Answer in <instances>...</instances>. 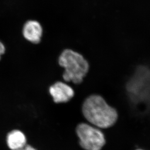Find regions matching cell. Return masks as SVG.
<instances>
[{
    "mask_svg": "<svg viewBox=\"0 0 150 150\" xmlns=\"http://www.w3.org/2000/svg\"><path fill=\"white\" fill-rule=\"evenodd\" d=\"M58 62L64 68L63 78L66 82L79 84L89 71L88 61L81 54L73 50H64L60 55Z\"/></svg>",
    "mask_w": 150,
    "mask_h": 150,
    "instance_id": "obj_2",
    "label": "cell"
},
{
    "mask_svg": "<svg viewBox=\"0 0 150 150\" xmlns=\"http://www.w3.org/2000/svg\"><path fill=\"white\" fill-rule=\"evenodd\" d=\"M137 150H142V149H137Z\"/></svg>",
    "mask_w": 150,
    "mask_h": 150,
    "instance_id": "obj_9",
    "label": "cell"
},
{
    "mask_svg": "<svg viewBox=\"0 0 150 150\" xmlns=\"http://www.w3.org/2000/svg\"><path fill=\"white\" fill-rule=\"evenodd\" d=\"M6 51V48L4 45L0 41V60L1 59V55L4 54Z\"/></svg>",
    "mask_w": 150,
    "mask_h": 150,
    "instance_id": "obj_7",
    "label": "cell"
},
{
    "mask_svg": "<svg viewBox=\"0 0 150 150\" xmlns=\"http://www.w3.org/2000/svg\"><path fill=\"white\" fill-rule=\"evenodd\" d=\"M75 132L83 150H102L106 143L105 137L101 129L90 123H79Z\"/></svg>",
    "mask_w": 150,
    "mask_h": 150,
    "instance_id": "obj_3",
    "label": "cell"
},
{
    "mask_svg": "<svg viewBox=\"0 0 150 150\" xmlns=\"http://www.w3.org/2000/svg\"><path fill=\"white\" fill-rule=\"evenodd\" d=\"M26 142L25 135L18 130L10 131L6 136L7 146L11 150H18L23 148L27 144Z\"/></svg>",
    "mask_w": 150,
    "mask_h": 150,
    "instance_id": "obj_6",
    "label": "cell"
},
{
    "mask_svg": "<svg viewBox=\"0 0 150 150\" xmlns=\"http://www.w3.org/2000/svg\"><path fill=\"white\" fill-rule=\"evenodd\" d=\"M82 112L88 123L100 129L111 127L119 117L116 109L98 94L86 98L82 105Z\"/></svg>",
    "mask_w": 150,
    "mask_h": 150,
    "instance_id": "obj_1",
    "label": "cell"
},
{
    "mask_svg": "<svg viewBox=\"0 0 150 150\" xmlns=\"http://www.w3.org/2000/svg\"><path fill=\"white\" fill-rule=\"evenodd\" d=\"M42 28L40 23L35 21H29L23 28V35L26 40L34 44H38L41 40Z\"/></svg>",
    "mask_w": 150,
    "mask_h": 150,
    "instance_id": "obj_5",
    "label": "cell"
},
{
    "mask_svg": "<svg viewBox=\"0 0 150 150\" xmlns=\"http://www.w3.org/2000/svg\"><path fill=\"white\" fill-rule=\"evenodd\" d=\"M18 150H37V149L33 147V146H32L30 145L26 144L24 147H23L21 149H19Z\"/></svg>",
    "mask_w": 150,
    "mask_h": 150,
    "instance_id": "obj_8",
    "label": "cell"
},
{
    "mask_svg": "<svg viewBox=\"0 0 150 150\" xmlns=\"http://www.w3.org/2000/svg\"><path fill=\"white\" fill-rule=\"evenodd\" d=\"M49 92L55 103H65L71 100L74 95L71 86L62 82H57L50 86Z\"/></svg>",
    "mask_w": 150,
    "mask_h": 150,
    "instance_id": "obj_4",
    "label": "cell"
}]
</instances>
